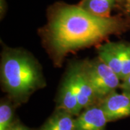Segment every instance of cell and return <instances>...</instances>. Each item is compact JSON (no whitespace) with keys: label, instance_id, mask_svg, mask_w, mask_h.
I'll return each mask as SVG.
<instances>
[{"label":"cell","instance_id":"obj_7","mask_svg":"<svg viewBox=\"0 0 130 130\" xmlns=\"http://www.w3.org/2000/svg\"><path fill=\"white\" fill-rule=\"evenodd\" d=\"M74 83L78 103L82 111L95 104H98L96 95L90 81L83 63L73 65Z\"/></svg>","mask_w":130,"mask_h":130},{"label":"cell","instance_id":"obj_9","mask_svg":"<svg viewBox=\"0 0 130 130\" xmlns=\"http://www.w3.org/2000/svg\"><path fill=\"white\" fill-rule=\"evenodd\" d=\"M38 130H74V116L57 108Z\"/></svg>","mask_w":130,"mask_h":130},{"label":"cell","instance_id":"obj_6","mask_svg":"<svg viewBox=\"0 0 130 130\" xmlns=\"http://www.w3.org/2000/svg\"><path fill=\"white\" fill-rule=\"evenodd\" d=\"M108 122L130 116V97L124 93L116 91L109 94L100 103Z\"/></svg>","mask_w":130,"mask_h":130},{"label":"cell","instance_id":"obj_4","mask_svg":"<svg viewBox=\"0 0 130 130\" xmlns=\"http://www.w3.org/2000/svg\"><path fill=\"white\" fill-rule=\"evenodd\" d=\"M129 48L130 43L108 42L98 46V57L110 67L120 78Z\"/></svg>","mask_w":130,"mask_h":130},{"label":"cell","instance_id":"obj_1","mask_svg":"<svg viewBox=\"0 0 130 130\" xmlns=\"http://www.w3.org/2000/svg\"><path fill=\"white\" fill-rule=\"evenodd\" d=\"M126 26L124 20L119 17L101 18L79 5H65L51 16L45 33L51 52L59 61L68 53L124 32Z\"/></svg>","mask_w":130,"mask_h":130},{"label":"cell","instance_id":"obj_13","mask_svg":"<svg viewBox=\"0 0 130 130\" xmlns=\"http://www.w3.org/2000/svg\"><path fill=\"white\" fill-rule=\"evenodd\" d=\"M130 73V48L129 53H128V56L126 58V60L125 63L124 64V67L122 68V71H121V77H120V79L122 81L123 79L125 78Z\"/></svg>","mask_w":130,"mask_h":130},{"label":"cell","instance_id":"obj_14","mask_svg":"<svg viewBox=\"0 0 130 130\" xmlns=\"http://www.w3.org/2000/svg\"><path fill=\"white\" fill-rule=\"evenodd\" d=\"M9 130H29L23 124H20V123H17V122H14L13 124V125L10 127V129Z\"/></svg>","mask_w":130,"mask_h":130},{"label":"cell","instance_id":"obj_5","mask_svg":"<svg viewBox=\"0 0 130 130\" xmlns=\"http://www.w3.org/2000/svg\"><path fill=\"white\" fill-rule=\"evenodd\" d=\"M57 101V108L64 110L72 116H77L82 111L77 96L72 67L67 72L62 80Z\"/></svg>","mask_w":130,"mask_h":130},{"label":"cell","instance_id":"obj_11","mask_svg":"<svg viewBox=\"0 0 130 130\" xmlns=\"http://www.w3.org/2000/svg\"><path fill=\"white\" fill-rule=\"evenodd\" d=\"M14 110L9 101H2L0 103V130H9L13 125Z\"/></svg>","mask_w":130,"mask_h":130},{"label":"cell","instance_id":"obj_10","mask_svg":"<svg viewBox=\"0 0 130 130\" xmlns=\"http://www.w3.org/2000/svg\"><path fill=\"white\" fill-rule=\"evenodd\" d=\"M117 0H83L79 6L89 13L101 18L111 17V11Z\"/></svg>","mask_w":130,"mask_h":130},{"label":"cell","instance_id":"obj_3","mask_svg":"<svg viewBox=\"0 0 130 130\" xmlns=\"http://www.w3.org/2000/svg\"><path fill=\"white\" fill-rule=\"evenodd\" d=\"M98 103L121 85V79L99 57L83 62Z\"/></svg>","mask_w":130,"mask_h":130},{"label":"cell","instance_id":"obj_16","mask_svg":"<svg viewBox=\"0 0 130 130\" xmlns=\"http://www.w3.org/2000/svg\"><path fill=\"white\" fill-rule=\"evenodd\" d=\"M123 1H124V0H123Z\"/></svg>","mask_w":130,"mask_h":130},{"label":"cell","instance_id":"obj_15","mask_svg":"<svg viewBox=\"0 0 130 130\" xmlns=\"http://www.w3.org/2000/svg\"><path fill=\"white\" fill-rule=\"evenodd\" d=\"M124 9L126 14L130 19V0H124Z\"/></svg>","mask_w":130,"mask_h":130},{"label":"cell","instance_id":"obj_2","mask_svg":"<svg viewBox=\"0 0 130 130\" xmlns=\"http://www.w3.org/2000/svg\"><path fill=\"white\" fill-rule=\"evenodd\" d=\"M1 80L4 90L18 102L25 101L45 85L37 61L25 51L14 48L6 49L2 53Z\"/></svg>","mask_w":130,"mask_h":130},{"label":"cell","instance_id":"obj_12","mask_svg":"<svg viewBox=\"0 0 130 130\" xmlns=\"http://www.w3.org/2000/svg\"><path fill=\"white\" fill-rule=\"evenodd\" d=\"M119 88L121 89L123 93L130 97V73L122 80Z\"/></svg>","mask_w":130,"mask_h":130},{"label":"cell","instance_id":"obj_8","mask_svg":"<svg viewBox=\"0 0 130 130\" xmlns=\"http://www.w3.org/2000/svg\"><path fill=\"white\" fill-rule=\"evenodd\" d=\"M108 120L99 104L83 109L74 119V130H105Z\"/></svg>","mask_w":130,"mask_h":130}]
</instances>
